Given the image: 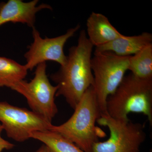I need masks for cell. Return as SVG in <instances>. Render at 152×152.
<instances>
[{"label":"cell","mask_w":152,"mask_h":152,"mask_svg":"<svg viewBox=\"0 0 152 152\" xmlns=\"http://www.w3.org/2000/svg\"><path fill=\"white\" fill-rule=\"evenodd\" d=\"M93 48L86 31L82 30L77 45L69 50L64 65L51 76L58 87L56 97H64L74 110L87 90L94 87L91 67Z\"/></svg>","instance_id":"1"},{"label":"cell","mask_w":152,"mask_h":152,"mask_svg":"<svg viewBox=\"0 0 152 152\" xmlns=\"http://www.w3.org/2000/svg\"><path fill=\"white\" fill-rule=\"evenodd\" d=\"M74 110L67 121L59 126L52 125L50 130L61 134L83 151L92 152L94 144L105 135L96 126L102 113L93 86L87 90Z\"/></svg>","instance_id":"2"},{"label":"cell","mask_w":152,"mask_h":152,"mask_svg":"<svg viewBox=\"0 0 152 152\" xmlns=\"http://www.w3.org/2000/svg\"><path fill=\"white\" fill-rule=\"evenodd\" d=\"M107 114L118 119H128L131 113L146 116L152 125V79L138 78L132 74L122 81L107 101Z\"/></svg>","instance_id":"3"},{"label":"cell","mask_w":152,"mask_h":152,"mask_svg":"<svg viewBox=\"0 0 152 152\" xmlns=\"http://www.w3.org/2000/svg\"><path fill=\"white\" fill-rule=\"evenodd\" d=\"M130 56H117L110 52H94L91 60L94 89L102 114H107V101L116 91L128 70Z\"/></svg>","instance_id":"4"},{"label":"cell","mask_w":152,"mask_h":152,"mask_svg":"<svg viewBox=\"0 0 152 152\" xmlns=\"http://www.w3.org/2000/svg\"><path fill=\"white\" fill-rule=\"evenodd\" d=\"M97 123L107 127L110 136L105 141L95 143L92 152H140L146 138L143 124L133 122L129 119L114 118L103 114Z\"/></svg>","instance_id":"5"},{"label":"cell","mask_w":152,"mask_h":152,"mask_svg":"<svg viewBox=\"0 0 152 152\" xmlns=\"http://www.w3.org/2000/svg\"><path fill=\"white\" fill-rule=\"evenodd\" d=\"M46 68V62L39 64L36 67L34 77L31 81L23 80L12 85L10 88L26 99L32 111L52 123L58 112L55 102L58 87L50 83Z\"/></svg>","instance_id":"6"},{"label":"cell","mask_w":152,"mask_h":152,"mask_svg":"<svg viewBox=\"0 0 152 152\" xmlns=\"http://www.w3.org/2000/svg\"><path fill=\"white\" fill-rule=\"evenodd\" d=\"M0 121L8 137L20 142L29 139L32 132L50 130L53 125L32 111L7 102H0Z\"/></svg>","instance_id":"7"},{"label":"cell","mask_w":152,"mask_h":152,"mask_svg":"<svg viewBox=\"0 0 152 152\" xmlns=\"http://www.w3.org/2000/svg\"><path fill=\"white\" fill-rule=\"evenodd\" d=\"M80 28V26L77 25L75 27L68 29L64 34L52 38L41 37L35 27L33 28L34 41L24 55L26 60L25 66L28 70H32L38 65L48 61L56 62L61 66L64 65L67 56L64 52V47L68 40Z\"/></svg>","instance_id":"8"},{"label":"cell","mask_w":152,"mask_h":152,"mask_svg":"<svg viewBox=\"0 0 152 152\" xmlns=\"http://www.w3.org/2000/svg\"><path fill=\"white\" fill-rule=\"evenodd\" d=\"M38 0L25 2L22 0H9L0 4V26L8 23H22L34 27L36 15L44 9L52 10L51 7L42 4L37 6Z\"/></svg>","instance_id":"9"},{"label":"cell","mask_w":152,"mask_h":152,"mask_svg":"<svg viewBox=\"0 0 152 152\" xmlns=\"http://www.w3.org/2000/svg\"><path fill=\"white\" fill-rule=\"evenodd\" d=\"M86 34L92 45L101 46L123 35L111 23L105 16L92 12L86 22Z\"/></svg>","instance_id":"10"},{"label":"cell","mask_w":152,"mask_h":152,"mask_svg":"<svg viewBox=\"0 0 152 152\" xmlns=\"http://www.w3.org/2000/svg\"><path fill=\"white\" fill-rule=\"evenodd\" d=\"M152 44V34L143 32L138 35L122 37L101 46L95 48L94 52H110L120 56H131Z\"/></svg>","instance_id":"11"},{"label":"cell","mask_w":152,"mask_h":152,"mask_svg":"<svg viewBox=\"0 0 152 152\" xmlns=\"http://www.w3.org/2000/svg\"><path fill=\"white\" fill-rule=\"evenodd\" d=\"M30 138L43 143L52 152H85L65 137L53 131L32 132Z\"/></svg>","instance_id":"12"},{"label":"cell","mask_w":152,"mask_h":152,"mask_svg":"<svg viewBox=\"0 0 152 152\" xmlns=\"http://www.w3.org/2000/svg\"><path fill=\"white\" fill-rule=\"evenodd\" d=\"M128 70L138 78L152 79V44L131 56Z\"/></svg>","instance_id":"13"},{"label":"cell","mask_w":152,"mask_h":152,"mask_svg":"<svg viewBox=\"0 0 152 152\" xmlns=\"http://www.w3.org/2000/svg\"><path fill=\"white\" fill-rule=\"evenodd\" d=\"M26 66L14 60L0 57V87L10 88L14 83L24 80L28 73Z\"/></svg>","instance_id":"14"},{"label":"cell","mask_w":152,"mask_h":152,"mask_svg":"<svg viewBox=\"0 0 152 152\" xmlns=\"http://www.w3.org/2000/svg\"><path fill=\"white\" fill-rule=\"evenodd\" d=\"M15 147L13 144L11 143L0 137V152L4 150H10Z\"/></svg>","instance_id":"15"},{"label":"cell","mask_w":152,"mask_h":152,"mask_svg":"<svg viewBox=\"0 0 152 152\" xmlns=\"http://www.w3.org/2000/svg\"><path fill=\"white\" fill-rule=\"evenodd\" d=\"M34 152H52L50 149L45 145L40 147L36 151Z\"/></svg>","instance_id":"16"},{"label":"cell","mask_w":152,"mask_h":152,"mask_svg":"<svg viewBox=\"0 0 152 152\" xmlns=\"http://www.w3.org/2000/svg\"><path fill=\"white\" fill-rule=\"evenodd\" d=\"M3 130V128L1 124H0V137H1V134Z\"/></svg>","instance_id":"17"}]
</instances>
